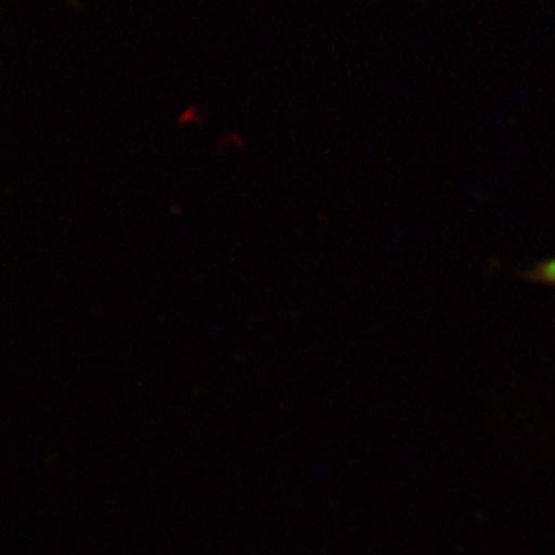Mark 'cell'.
I'll return each mask as SVG.
<instances>
[{
  "mask_svg": "<svg viewBox=\"0 0 555 555\" xmlns=\"http://www.w3.org/2000/svg\"><path fill=\"white\" fill-rule=\"evenodd\" d=\"M526 278L532 283L543 284V286L555 288V258L545 259L537 262L534 268L526 273Z\"/></svg>",
  "mask_w": 555,
  "mask_h": 555,
  "instance_id": "obj_1",
  "label": "cell"
},
{
  "mask_svg": "<svg viewBox=\"0 0 555 555\" xmlns=\"http://www.w3.org/2000/svg\"><path fill=\"white\" fill-rule=\"evenodd\" d=\"M68 5L76 7V9H82L79 0H67Z\"/></svg>",
  "mask_w": 555,
  "mask_h": 555,
  "instance_id": "obj_2",
  "label": "cell"
}]
</instances>
